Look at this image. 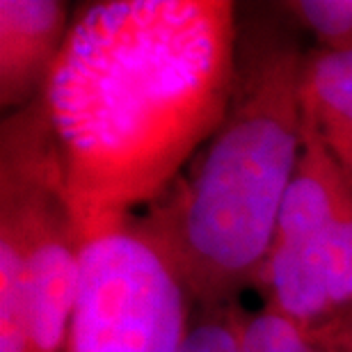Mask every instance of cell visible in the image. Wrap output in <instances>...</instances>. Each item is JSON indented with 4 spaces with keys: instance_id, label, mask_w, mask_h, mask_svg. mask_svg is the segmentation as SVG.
<instances>
[{
    "instance_id": "cell-1",
    "label": "cell",
    "mask_w": 352,
    "mask_h": 352,
    "mask_svg": "<svg viewBox=\"0 0 352 352\" xmlns=\"http://www.w3.org/2000/svg\"><path fill=\"white\" fill-rule=\"evenodd\" d=\"M238 55L227 0H98L74 12L41 103L82 243L179 179L227 115Z\"/></svg>"
},
{
    "instance_id": "cell-2",
    "label": "cell",
    "mask_w": 352,
    "mask_h": 352,
    "mask_svg": "<svg viewBox=\"0 0 352 352\" xmlns=\"http://www.w3.org/2000/svg\"><path fill=\"white\" fill-rule=\"evenodd\" d=\"M305 58L286 39L241 51L222 124L179 179L135 215L192 307L234 305L243 291L258 288L305 151Z\"/></svg>"
},
{
    "instance_id": "cell-3",
    "label": "cell",
    "mask_w": 352,
    "mask_h": 352,
    "mask_svg": "<svg viewBox=\"0 0 352 352\" xmlns=\"http://www.w3.org/2000/svg\"><path fill=\"white\" fill-rule=\"evenodd\" d=\"M0 245L21 267L28 352H65L85 243L41 96L0 126Z\"/></svg>"
},
{
    "instance_id": "cell-4",
    "label": "cell",
    "mask_w": 352,
    "mask_h": 352,
    "mask_svg": "<svg viewBox=\"0 0 352 352\" xmlns=\"http://www.w3.org/2000/svg\"><path fill=\"white\" fill-rule=\"evenodd\" d=\"M258 288L314 336L352 311V183L307 124Z\"/></svg>"
},
{
    "instance_id": "cell-5",
    "label": "cell",
    "mask_w": 352,
    "mask_h": 352,
    "mask_svg": "<svg viewBox=\"0 0 352 352\" xmlns=\"http://www.w3.org/2000/svg\"><path fill=\"white\" fill-rule=\"evenodd\" d=\"M192 302L135 217L89 238L65 352H179Z\"/></svg>"
},
{
    "instance_id": "cell-6",
    "label": "cell",
    "mask_w": 352,
    "mask_h": 352,
    "mask_svg": "<svg viewBox=\"0 0 352 352\" xmlns=\"http://www.w3.org/2000/svg\"><path fill=\"white\" fill-rule=\"evenodd\" d=\"M60 0H0V108L5 115L41 96L72 28Z\"/></svg>"
},
{
    "instance_id": "cell-7",
    "label": "cell",
    "mask_w": 352,
    "mask_h": 352,
    "mask_svg": "<svg viewBox=\"0 0 352 352\" xmlns=\"http://www.w3.org/2000/svg\"><path fill=\"white\" fill-rule=\"evenodd\" d=\"M302 112L307 129L352 183V53H307Z\"/></svg>"
},
{
    "instance_id": "cell-8",
    "label": "cell",
    "mask_w": 352,
    "mask_h": 352,
    "mask_svg": "<svg viewBox=\"0 0 352 352\" xmlns=\"http://www.w3.org/2000/svg\"><path fill=\"white\" fill-rule=\"evenodd\" d=\"M316 41V51L352 53V0H293L281 5Z\"/></svg>"
},
{
    "instance_id": "cell-9",
    "label": "cell",
    "mask_w": 352,
    "mask_h": 352,
    "mask_svg": "<svg viewBox=\"0 0 352 352\" xmlns=\"http://www.w3.org/2000/svg\"><path fill=\"white\" fill-rule=\"evenodd\" d=\"M241 346L243 352H322L311 332L267 305L243 309Z\"/></svg>"
},
{
    "instance_id": "cell-10",
    "label": "cell",
    "mask_w": 352,
    "mask_h": 352,
    "mask_svg": "<svg viewBox=\"0 0 352 352\" xmlns=\"http://www.w3.org/2000/svg\"><path fill=\"white\" fill-rule=\"evenodd\" d=\"M243 305L192 307L179 352H243Z\"/></svg>"
},
{
    "instance_id": "cell-11",
    "label": "cell",
    "mask_w": 352,
    "mask_h": 352,
    "mask_svg": "<svg viewBox=\"0 0 352 352\" xmlns=\"http://www.w3.org/2000/svg\"><path fill=\"white\" fill-rule=\"evenodd\" d=\"M316 341L322 352H352V311L325 332L316 334Z\"/></svg>"
}]
</instances>
